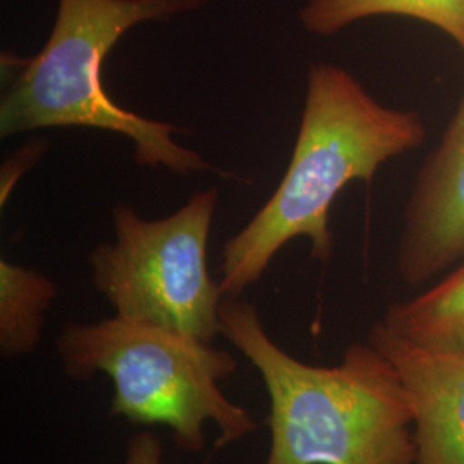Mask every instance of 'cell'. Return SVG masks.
<instances>
[{
  "instance_id": "cell-1",
  "label": "cell",
  "mask_w": 464,
  "mask_h": 464,
  "mask_svg": "<svg viewBox=\"0 0 464 464\" xmlns=\"http://www.w3.org/2000/svg\"><path fill=\"white\" fill-rule=\"evenodd\" d=\"M423 117L382 105L346 69L315 63L291 162L274 195L222 249L224 296H239L258 281L277 251L308 237L312 256L334 249L329 212L351 181L372 183L379 167L425 141Z\"/></svg>"
},
{
  "instance_id": "cell-2",
  "label": "cell",
  "mask_w": 464,
  "mask_h": 464,
  "mask_svg": "<svg viewBox=\"0 0 464 464\" xmlns=\"http://www.w3.org/2000/svg\"><path fill=\"white\" fill-rule=\"evenodd\" d=\"M220 334L266 383V464H416L415 413L396 366L354 343L334 366L306 365L279 348L253 304L220 303Z\"/></svg>"
},
{
  "instance_id": "cell-3",
  "label": "cell",
  "mask_w": 464,
  "mask_h": 464,
  "mask_svg": "<svg viewBox=\"0 0 464 464\" xmlns=\"http://www.w3.org/2000/svg\"><path fill=\"white\" fill-rule=\"evenodd\" d=\"M208 0H59L47 44L17 63L2 93L0 134L49 128H88L122 134L134 143V162L198 174L212 166L184 149L164 121L140 116L111 99L103 86V61L131 28L198 11Z\"/></svg>"
},
{
  "instance_id": "cell-4",
  "label": "cell",
  "mask_w": 464,
  "mask_h": 464,
  "mask_svg": "<svg viewBox=\"0 0 464 464\" xmlns=\"http://www.w3.org/2000/svg\"><path fill=\"white\" fill-rule=\"evenodd\" d=\"M57 349L72 379L86 381L97 372L111 377L112 415L134 425H164L183 450H203L208 420L220 429L217 449L256 429L248 411L218 387L236 370V360L195 337L116 315L67 324Z\"/></svg>"
},
{
  "instance_id": "cell-5",
  "label": "cell",
  "mask_w": 464,
  "mask_h": 464,
  "mask_svg": "<svg viewBox=\"0 0 464 464\" xmlns=\"http://www.w3.org/2000/svg\"><path fill=\"white\" fill-rule=\"evenodd\" d=\"M217 198V189L199 191L159 220L141 218L126 203L114 207V243L99 245L88 260L116 315L214 343L224 299L207 266Z\"/></svg>"
},
{
  "instance_id": "cell-6",
  "label": "cell",
  "mask_w": 464,
  "mask_h": 464,
  "mask_svg": "<svg viewBox=\"0 0 464 464\" xmlns=\"http://www.w3.org/2000/svg\"><path fill=\"white\" fill-rule=\"evenodd\" d=\"M463 260L464 93L408 199L398 272L406 284L420 287Z\"/></svg>"
},
{
  "instance_id": "cell-7",
  "label": "cell",
  "mask_w": 464,
  "mask_h": 464,
  "mask_svg": "<svg viewBox=\"0 0 464 464\" xmlns=\"http://www.w3.org/2000/svg\"><path fill=\"white\" fill-rule=\"evenodd\" d=\"M368 343L396 366L415 413L416 464H464V353L420 348L377 322Z\"/></svg>"
},
{
  "instance_id": "cell-8",
  "label": "cell",
  "mask_w": 464,
  "mask_h": 464,
  "mask_svg": "<svg viewBox=\"0 0 464 464\" xmlns=\"http://www.w3.org/2000/svg\"><path fill=\"white\" fill-rule=\"evenodd\" d=\"M381 324L420 348L464 353V260L415 298L391 304Z\"/></svg>"
},
{
  "instance_id": "cell-9",
  "label": "cell",
  "mask_w": 464,
  "mask_h": 464,
  "mask_svg": "<svg viewBox=\"0 0 464 464\" xmlns=\"http://www.w3.org/2000/svg\"><path fill=\"white\" fill-rule=\"evenodd\" d=\"M408 16L452 36L464 55V0H310L299 13L310 34L331 36L372 16Z\"/></svg>"
},
{
  "instance_id": "cell-10",
  "label": "cell",
  "mask_w": 464,
  "mask_h": 464,
  "mask_svg": "<svg viewBox=\"0 0 464 464\" xmlns=\"http://www.w3.org/2000/svg\"><path fill=\"white\" fill-rule=\"evenodd\" d=\"M57 287L42 272L0 262V353L17 358L32 353L42 337L45 314Z\"/></svg>"
},
{
  "instance_id": "cell-11",
  "label": "cell",
  "mask_w": 464,
  "mask_h": 464,
  "mask_svg": "<svg viewBox=\"0 0 464 464\" xmlns=\"http://www.w3.org/2000/svg\"><path fill=\"white\" fill-rule=\"evenodd\" d=\"M45 149H47L45 140H34L24 149L19 150L14 157H11V160L5 162V166L2 167V183H0L2 207L5 205V198H9L19 178L38 162V159L42 157Z\"/></svg>"
},
{
  "instance_id": "cell-12",
  "label": "cell",
  "mask_w": 464,
  "mask_h": 464,
  "mask_svg": "<svg viewBox=\"0 0 464 464\" xmlns=\"http://www.w3.org/2000/svg\"><path fill=\"white\" fill-rule=\"evenodd\" d=\"M126 464H164L159 437H155L151 431H141L131 437Z\"/></svg>"
}]
</instances>
